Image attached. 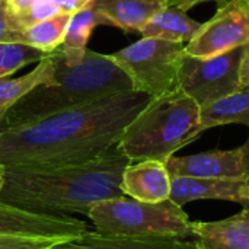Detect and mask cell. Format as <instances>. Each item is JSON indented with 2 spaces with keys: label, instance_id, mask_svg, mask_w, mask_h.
Masks as SVG:
<instances>
[{
  "label": "cell",
  "instance_id": "cell-6",
  "mask_svg": "<svg viewBox=\"0 0 249 249\" xmlns=\"http://www.w3.org/2000/svg\"><path fill=\"white\" fill-rule=\"evenodd\" d=\"M184 50L182 42L143 36L109 55L130 77L136 92L158 98L179 89L178 73Z\"/></svg>",
  "mask_w": 249,
  "mask_h": 249
},
{
  "label": "cell",
  "instance_id": "cell-16",
  "mask_svg": "<svg viewBox=\"0 0 249 249\" xmlns=\"http://www.w3.org/2000/svg\"><path fill=\"white\" fill-rule=\"evenodd\" d=\"M226 124H244L249 128V88L200 107V133Z\"/></svg>",
  "mask_w": 249,
  "mask_h": 249
},
{
  "label": "cell",
  "instance_id": "cell-15",
  "mask_svg": "<svg viewBox=\"0 0 249 249\" xmlns=\"http://www.w3.org/2000/svg\"><path fill=\"white\" fill-rule=\"evenodd\" d=\"M93 9L101 25H111L124 32H140L163 4L160 0H95Z\"/></svg>",
  "mask_w": 249,
  "mask_h": 249
},
{
  "label": "cell",
  "instance_id": "cell-21",
  "mask_svg": "<svg viewBox=\"0 0 249 249\" xmlns=\"http://www.w3.org/2000/svg\"><path fill=\"white\" fill-rule=\"evenodd\" d=\"M48 54L22 42H0V79L12 76L20 67L41 61Z\"/></svg>",
  "mask_w": 249,
  "mask_h": 249
},
{
  "label": "cell",
  "instance_id": "cell-19",
  "mask_svg": "<svg viewBox=\"0 0 249 249\" xmlns=\"http://www.w3.org/2000/svg\"><path fill=\"white\" fill-rule=\"evenodd\" d=\"M55 76V61L54 54H48L45 58L38 61L36 67L29 73L16 79H0V121L4 118L7 111L29 90L35 86L48 83Z\"/></svg>",
  "mask_w": 249,
  "mask_h": 249
},
{
  "label": "cell",
  "instance_id": "cell-11",
  "mask_svg": "<svg viewBox=\"0 0 249 249\" xmlns=\"http://www.w3.org/2000/svg\"><path fill=\"white\" fill-rule=\"evenodd\" d=\"M169 200L182 207L196 200H225L239 203L244 207L249 204V181L241 179H212L194 177H171Z\"/></svg>",
  "mask_w": 249,
  "mask_h": 249
},
{
  "label": "cell",
  "instance_id": "cell-29",
  "mask_svg": "<svg viewBox=\"0 0 249 249\" xmlns=\"http://www.w3.org/2000/svg\"><path fill=\"white\" fill-rule=\"evenodd\" d=\"M247 3H248V4H249V0H247Z\"/></svg>",
  "mask_w": 249,
  "mask_h": 249
},
{
  "label": "cell",
  "instance_id": "cell-18",
  "mask_svg": "<svg viewBox=\"0 0 249 249\" xmlns=\"http://www.w3.org/2000/svg\"><path fill=\"white\" fill-rule=\"evenodd\" d=\"M93 1L71 16L64 35V41L58 48L64 57L66 64L70 67H74L83 61L89 38L95 28L101 25V20L93 9Z\"/></svg>",
  "mask_w": 249,
  "mask_h": 249
},
{
  "label": "cell",
  "instance_id": "cell-10",
  "mask_svg": "<svg viewBox=\"0 0 249 249\" xmlns=\"http://www.w3.org/2000/svg\"><path fill=\"white\" fill-rule=\"evenodd\" d=\"M88 232L89 226L76 217L31 213L0 203V235L70 241Z\"/></svg>",
  "mask_w": 249,
  "mask_h": 249
},
{
  "label": "cell",
  "instance_id": "cell-12",
  "mask_svg": "<svg viewBox=\"0 0 249 249\" xmlns=\"http://www.w3.org/2000/svg\"><path fill=\"white\" fill-rule=\"evenodd\" d=\"M172 178L165 162L146 159L131 162L123 174L121 190L124 196L143 203H162L169 200Z\"/></svg>",
  "mask_w": 249,
  "mask_h": 249
},
{
  "label": "cell",
  "instance_id": "cell-3",
  "mask_svg": "<svg viewBox=\"0 0 249 249\" xmlns=\"http://www.w3.org/2000/svg\"><path fill=\"white\" fill-rule=\"evenodd\" d=\"M53 54L55 61L54 79L35 86L20 98L0 121V133L108 96L134 90L130 77L111 55L88 48L83 61L70 67L66 64L60 50Z\"/></svg>",
  "mask_w": 249,
  "mask_h": 249
},
{
  "label": "cell",
  "instance_id": "cell-9",
  "mask_svg": "<svg viewBox=\"0 0 249 249\" xmlns=\"http://www.w3.org/2000/svg\"><path fill=\"white\" fill-rule=\"evenodd\" d=\"M165 165L171 177L249 181V139L242 146L231 150L171 156Z\"/></svg>",
  "mask_w": 249,
  "mask_h": 249
},
{
  "label": "cell",
  "instance_id": "cell-8",
  "mask_svg": "<svg viewBox=\"0 0 249 249\" xmlns=\"http://www.w3.org/2000/svg\"><path fill=\"white\" fill-rule=\"evenodd\" d=\"M249 44V4L231 0L217 7L214 16L204 22L197 35L187 42L185 54L209 58Z\"/></svg>",
  "mask_w": 249,
  "mask_h": 249
},
{
  "label": "cell",
  "instance_id": "cell-25",
  "mask_svg": "<svg viewBox=\"0 0 249 249\" xmlns=\"http://www.w3.org/2000/svg\"><path fill=\"white\" fill-rule=\"evenodd\" d=\"M90 1L93 0H57L61 13H69V15H74L76 12L88 6Z\"/></svg>",
  "mask_w": 249,
  "mask_h": 249
},
{
  "label": "cell",
  "instance_id": "cell-13",
  "mask_svg": "<svg viewBox=\"0 0 249 249\" xmlns=\"http://www.w3.org/2000/svg\"><path fill=\"white\" fill-rule=\"evenodd\" d=\"M191 231L204 249H249V209L217 222H191Z\"/></svg>",
  "mask_w": 249,
  "mask_h": 249
},
{
  "label": "cell",
  "instance_id": "cell-2",
  "mask_svg": "<svg viewBox=\"0 0 249 249\" xmlns=\"http://www.w3.org/2000/svg\"><path fill=\"white\" fill-rule=\"evenodd\" d=\"M131 160L118 144L101 156L48 168L3 166L0 203L39 214H88L99 201L124 196L121 179Z\"/></svg>",
  "mask_w": 249,
  "mask_h": 249
},
{
  "label": "cell",
  "instance_id": "cell-5",
  "mask_svg": "<svg viewBox=\"0 0 249 249\" xmlns=\"http://www.w3.org/2000/svg\"><path fill=\"white\" fill-rule=\"evenodd\" d=\"M95 232L127 238H190L191 222L182 207L171 200L143 203L127 196L104 200L86 214Z\"/></svg>",
  "mask_w": 249,
  "mask_h": 249
},
{
  "label": "cell",
  "instance_id": "cell-14",
  "mask_svg": "<svg viewBox=\"0 0 249 249\" xmlns=\"http://www.w3.org/2000/svg\"><path fill=\"white\" fill-rule=\"evenodd\" d=\"M51 249H204L197 241L182 238H127L105 236L89 231L76 239L55 244Z\"/></svg>",
  "mask_w": 249,
  "mask_h": 249
},
{
  "label": "cell",
  "instance_id": "cell-17",
  "mask_svg": "<svg viewBox=\"0 0 249 249\" xmlns=\"http://www.w3.org/2000/svg\"><path fill=\"white\" fill-rule=\"evenodd\" d=\"M203 23L194 20L187 12L177 7H163L156 12L142 28L140 34L146 38H159L174 42H190Z\"/></svg>",
  "mask_w": 249,
  "mask_h": 249
},
{
  "label": "cell",
  "instance_id": "cell-24",
  "mask_svg": "<svg viewBox=\"0 0 249 249\" xmlns=\"http://www.w3.org/2000/svg\"><path fill=\"white\" fill-rule=\"evenodd\" d=\"M239 83L241 89L249 88V44L244 47V54L239 66Z\"/></svg>",
  "mask_w": 249,
  "mask_h": 249
},
{
  "label": "cell",
  "instance_id": "cell-20",
  "mask_svg": "<svg viewBox=\"0 0 249 249\" xmlns=\"http://www.w3.org/2000/svg\"><path fill=\"white\" fill-rule=\"evenodd\" d=\"M71 16L73 15L69 13H58L48 19L39 20L20 32L19 42L41 50L45 54L54 53L64 41V35Z\"/></svg>",
  "mask_w": 249,
  "mask_h": 249
},
{
  "label": "cell",
  "instance_id": "cell-1",
  "mask_svg": "<svg viewBox=\"0 0 249 249\" xmlns=\"http://www.w3.org/2000/svg\"><path fill=\"white\" fill-rule=\"evenodd\" d=\"M152 96L125 92L0 133V166L48 168L95 159L118 144Z\"/></svg>",
  "mask_w": 249,
  "mask_h": 249
},
{
  "label": "cell",
  "instance_id": "cell-7",
  "mask_svg": "<svg viewBox=\"0 0 249 249\" xmlns=\"http://www.w3.org/2000/svg\"><path fill=\"white\" fill-rule=\"evenodd\" d=\"M242 54L244 47L209 58L193 57L184 51L178 73L179 89L200 107L239 90Z\"/></svg>",
  "mask_w": 249,
  "mask_h": 249
},
{
  "label": "cell",
  "instance_id": "cell-27",
  "mask_svg": "<svg viewBox=\"0 0 249 249\" xmlns=\"http://www.w3.org/2000/svg\"><path fill=\"white\" fill-rule=\"evenodd\" d=\"M204 1H214L216 4H217V7H222V6H225L226 3H229L231 0H203V3Z\"/></svg>",
  "mask_w": 249,
  "mask_h": 249
},
{
  "label": "cell",
  "instance_id": "cell-23",
  "mask_svg": "<svg viewBox=\"0 0 249 249\" xmlns=\"http://www.w3.org/2000/svg\"><path fill=\"white\" fill-rule=\"evenodd\" d=\"M20 29L12 15L7 0H0V42H19Z\"/></svg>",
  "mask_w": 249,
  "mask_h": 249
},
{
  "label": "cell",
  "instance_id": "cell-4",
  "mask_svg": "<svg viewBox=\"0 0 249 249\" xmlns=\"http://www.w3.org/2000/svg\"><path fill=\"white\" fill-rule=\"evenodd\" d=\"M200 105L181 89L152 98L118 142L131 160L166 162L200 136Z\"/></svg>",
  "mask_w": 249,
  "mask_h": 249
},
{
  "label": "cell",
  "instance_id": "cell-26",
  "mask_svg": "<svg viewBox=\"0 0 249 249\" xmlns=\"http://www.w3.org/2000/svg\"><path fill=\"white\" fill-rule=\"evenodd\" d=\"M163 7H177L179 10H190L198 3H203V0H160Z\"/></svg>",
  "mask_w": 249,
  "mask_h": 249
},
{
  "label": "cell",
  "instance_id": "cell-22",
  "mask_svg": "<svg viewBox=\"0 0 249 249\" xmlns=\"http://www.w3.org/2000/svg\"><path fill=\"white\" fill-rule=\"evenodd\" d=\"M58 242L64 241L18 235H0V249H51Z\"/></svg>",
  "mask_w": 249,
  "mask_h": 249
},
{
  "label": "cell",
  "instance_id": "cell-28",
  "mask_svg": "<svg viewBox=\"0 0 249 249\" xmlns=\"http://www.w3.org/2000/svg\"><path fill=\"white\" fill-rule=\"evenodd\" d=\"M3 188V166H0V191Z\"/></svg>",
  "mask_w": 249,
  "mask_h": 249
}]
</instances>
